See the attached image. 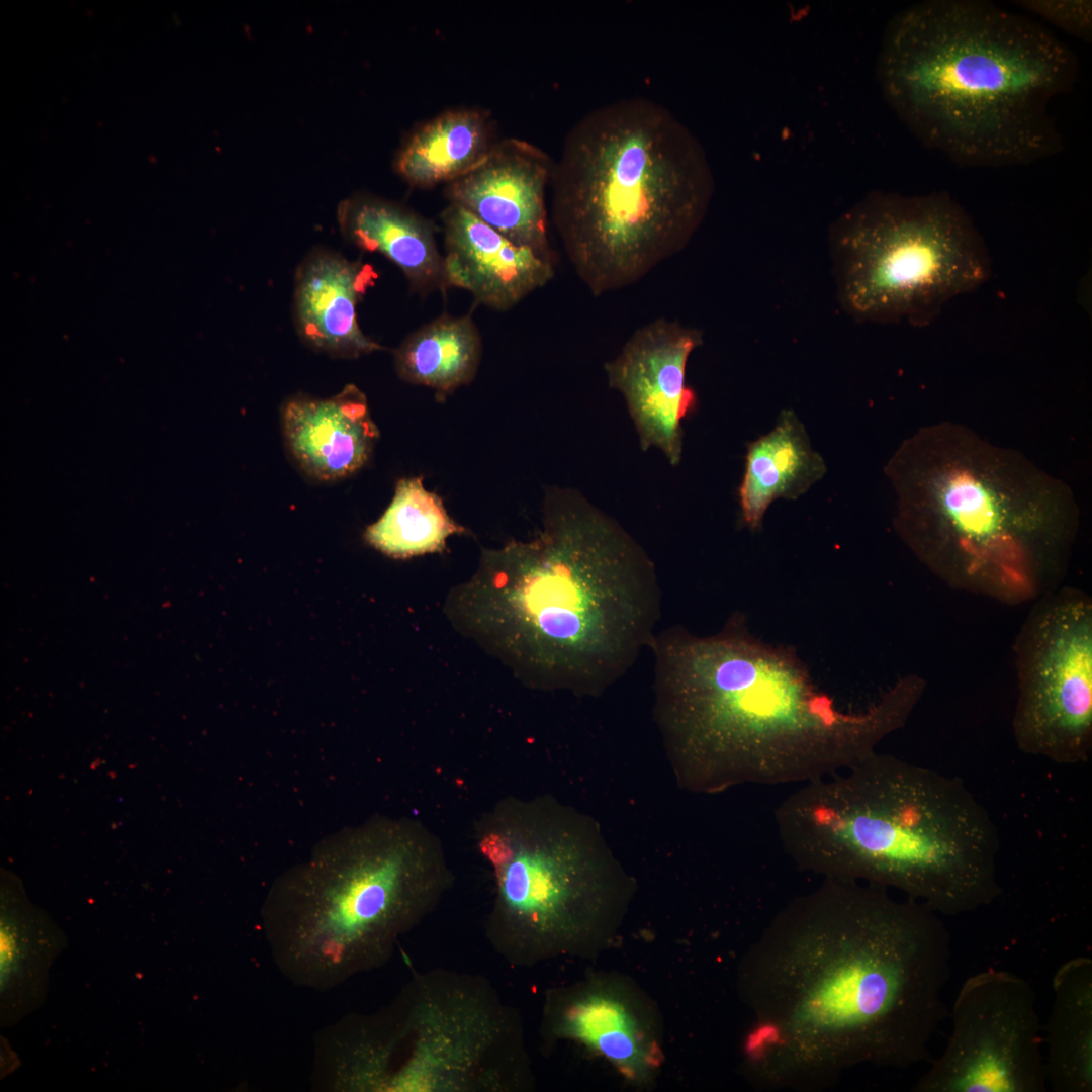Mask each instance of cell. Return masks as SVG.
Returning <instances> with one entry per match:
<instances>
[{
  "instance_id": "1",
  "label": "cell",
  "mask_w": 1092,
  "mask_h": 1092,
  "mask_svg": "<svg viewBox=\"0 0 1092 1092\" xmlns=\"http://www.w3.org/2000/svg\"><path fill=\"white\" fill-rule=\"evenodd\" d=\"M950 960L949 932L925 904L826 878L782 909L744 959L749 1074L762 1088L812 1091L858 1065L927 1060L948 1014Z\"/></svg>"
},
{
  "instance_id": "2",
  "label": "cell",
  "mask_w": 1092,
  "mask_h": 1092,
  "mask_svg": "<svg viewBox=\"0 0 1092 1092\" xmlns=\"http://www.w3.org/2000/svg\"><path fill=\"white\" fill-rule=\"evenodd\" d=\"M650 648L657 721L697 790L808 783L846 769L902 728L923 696L903 676L867 709L840 710L793 650L755 638L738 619L709 636L669 628Z\"/></svg>"
},
{
  "instance_id": "3",
  "label": "cell",
  "mask_w": 1092,
  "mask_h": 1092,
  "mask_svg": "<svg viewBox=\"0 0 1092 1092\" xmlns=\"http://www.w3.org/2000/svg\"><path fill=\"white\" fill-rule=\"evenodd\" d=\"M1078 69L1074 52L1026 16L983 0H925L887 23L876 79L925 147L998 168L1062 151L1049 105Z\"/></svg>"
},
{
  "instance_id": "4",
  "label": "cell",
  "mask_w": 1092,
  "mask_h": 1092,
  "mask_svg": "<svg viewBox=\"0 0 1092 1092\" xmlns=\"http://www.w3.org/2000/svg\"><path fill=\"white\" fill-rule=\"evenodd\" d=\"M894 528L947 587L1007 606L1063 585L1080 529L1068 484L954 422L919 428L885 467Z\"/></svg>"
},
{
  "instance_id": "5",
  "label": "cell",
  "mask_w": 1092,
  "mask_h": 1092,
  "mask_svg": "<svg viewBox=\"0 0 1092 1092\" xmlns=\"http://www.w3.org/2000/svg\"><path fill=\"white\" fill-rule=\"evenodd\" d=\"M794 862L825 879L894 888L939 915L990 905L1001 894L1000 836L957 777L875 752L808 783L778 808Z\"/></svg>"
},
{
  "instance_id": "6",
  "label": "cell",
  "mask_w": 1092,
  "mask_h": 1092,
  "mask_svg": "<svg viewBox=\"0 0 1092 1092\" xmlns=\"http://www.w3.org/2000/svg\"><path fill=\"white\" fill-rule=\"evenodd\" d=\"M550 185L564 251L596 296L635 284L681 252L714 193L695 134L640 97L584 115L567 134Z\"/></svg>"
},
{
  "instance_id": "7",
  "label": "cell",
  "mask_w": 1092,
  "mask_h": 1092,
  "mask_svg": "<svg viewBox=\"0 0 1092 1092\" xmlns=\"http://www.w3.org/2000/svg\"><path fill=\"white\" fill-rule=\"evenodd\" d=\"M486 560L509 590L516 654L537 681L599 693L656 635L660 589L653 562L577 492H550L537 538Z\"/></svg>"
},
{
  "instance_id": "8",
  "label": "cell",
  "mask_w": 1092,
  "mask_h": 1092,
  "mask_svg": "<svg viewBox=\"0 0 1092 1092\" xmlns=\"http://www.w3.org/2000/svg\"><path fill=\"white\" fill-rule=\"evenodd\" d=\"M440 841L412 819H373L332 836L282 879L266 928L299 983L331 986L379 967L451 887Z\"/></svg>"
},
{
  "instance_id": "9",
  "label": "cell",
  "mask_w": 1092,
  "mask_h": 1092,
  "mask_svg": "<svg viewBox=\"0 0 1092 1092\" xmlns=\"http://www.w3.org/2000/svg\"><path fill=\"white\" fill-rule=\"evenodd\" d=\"M477 838L494 875L486 935L500 957L529 966L608 942L630 883L588 819L549 799L507 800Z\"/></svg>"
},
{
  "instance_id": "10",
  "label": "cell",
  "mask_w": 1092,
  "mask_h": 1092,
  "mask_svg": "<svg viewBox=\"0 0 1092 1092\" xmlns=\"http://www.w3.org/2000/svg\"><path fill=\"white\" fill-rule=\"evenodd\" d=\"M840 305L860 322L926 326L991 273L986 244L946 191H873L829 232Z\"/></svg>"
},
{
  "instance_id": "11",
  "label": "cell",
  "mask_w": 1092,
  "mask_h": 1092,
  "mask_svg": "<svg viewBox=\"0 0 1092 1092\" xmlns=\"http://www.w3.org/2000/svg\"><path fill=\"white\" fill-rule=\"evenodd\" d=\"M357 1055L372 1091L508 1092L526 1077L515 1011L484 978L446 970L357 1021Z\"/></svg>"
},
{
  "instance_id": "12",
  "label": "cell",
  "mask_w": 1092,
  "mask_h": 1092,
  "mask_svg": "<svg viewBox=\"0 0 1092 1092\" xmlns=\"http://www.w3.org/2000/svg\"><path fill=\"white\" fill-rule=\"evenodd\" d=\"M1012 645V733L1024 753L1078 764L1092 749V599L1061 585L1033 603Z\"/></svg>"
},
{
  "instance_id": "13",
  "label": "cell",
  "mask_w": 1092,
  "mask_h": 1092,
  "mask_svg": "<svg viewBox=\"0 0 1092 1092\" xmlns=\"http://www.w3.org/2000/svg\"><path fill=\"white\" fill-rule=\"evenodd\" d=\"M947 1044L917 1092H1044L1042 1026L1024 978L989 969L969 977L951 1011Z\"/></svg>"
},
{
  "instance_id": "14",
  "label": "cell",
  "mask_w": 1092,
  "mask_h": 1092,
  "mask_svg": "<svg viewBox=\"0 0 1092 1092\" xmlns=\"http://www.w3.org/2000/svg\"><path fill=\"white\" fill-rule=\"evenodd\" d=\"M702 342L699 330L659 317L637 329L605 364L609 385L624 397L642 449H659L672 465L681 459V421L697 402L686 382L687 363Z\"/></svg>"
},
{
  "instance_id": "15",
  "label": "cell",
  "mask_w": 1092,
  "mask_h": 1092,
  "mask_svg": "<svg viewBox=\"0 0 1092 1092\" xmlns=\"http://www.w3.org/2000/svg\"><path fill=\"white\" fill-rule=\"evenodd\" d=\"M554 164L519 139L495 142L473 169L446 184L449 203L461 206L513 243L556 263L548 236L546 191Z\"/></svg>"
},
{
  "instance_id": "16",
  "label": "cell",
  "mask_w": 1092,
  "mask_h": 1092,
  "mask_svg": "<svg viewBox=\"0 0 1092 1092\" xmlns=\"http://www.w3.org/2000/svg\"><path fill=\"white\" fill-rule=\"evenodd\" d=\"M448 287L468 291L478 304L506 311L554 276L555 262L519 246L461 206L441 213Z\"/></svg>"
},
{
  "instance_id": "17",
  "label": "cell",
  "mask_w": 1092,
  "mask_h": 1092,
  "mask_svg": "<svg viewBox=\"0 0 1092 1092\" xmlns=\"http://www.w3.org/2000/svg\"><path fill=\"white\" fill-rule=\"evenodd\" d=\"M376 277L367 263L326 249L311 251L295 277L293 307L300 338L313 349L341 358L383 350L362 332L357 320V305Z\"/></svg>"
},
{
  "instance_id": "18",
  "label": "cell",
  "mask_w": 1092,
  "mask_h": 1092,
  "mask_svg": "<svg viewBox=\"0 0 1092 1092\" xmlns=\"http://www.w3.org/2000/svg\"><path fill=\"white\" fill-rule=\"evenodd\" d=\"M283 432L297 464L325 481L364 466L379 437L366 396L354 384L329 398H291L283 408Z\"/></svg>"
},
{
  "instance_id": "19",
  "label": "cell",
  "mask_w": 1092,
  "mask_h": 1092,
  "mask_svg": "<svg viewBox=\"0 0 1092 1092\" xmlns=\"http://www.w3.org/2000/svg\"><path fill=\"white\" fill-rule=\"evenodd\" d=\"M637 1002L607 985L559 991L547 1006L549 1032L596 1048L633 1077L655 1066V1028Z\"/></svg>"
},
{
  "instance_id": "20",
  "label": "cell",
  "mask_w": 1092,
  "mask_h": 1092,
  "mask_svg": "<svg viewBox=\"0 0 1092 1092\" xmlns=\"http://www.w3.org/2000/svg\"><path fill=\"white\" fill-rule=\"evenodd\" d=\"M337 218L349 242L386 257L401 270L413 291L428 294L449 288L433 225L413 210L359 194L339 204Z\"/></svg>"
},
{
  "instance_id": "21",
  "label": "cell",
  "mask_w": 1092,
  "mask_h": 1092,
  "mask_svg": "<svg viewBox=\"0 0 1092 1092\" xmlns=\"http://www.w3.org/2000/svg\"><path fill=\"white\" fill-rule=\"evenodd\" d=\"M826 470L824 459L813 449L802 422L794 412L783 411L772 430L747 446L739 488L745 525L757 530L776 499H797Z\"/></svg>"
},
{
  "instance_id": "22",
  "label": "cell",
  "mask_w": 1092,
  "mask_h": 1092,
  "mask_svg": "<svg viewBox=\"0 0 1092 1092\" xmlns=\"http://www.w3.org/2000/svg\"><path fill=\"white\" fill-rule=\"evenodd\" d=\"M1053 1004L1042 1028L1046 1085L1056 1092L1092 1090V961L1077 957L1053 978Z\"/></svg>"
},
{
  "instance_id": "23",
  "label": "cell",
  "mask_w": 1092,
  "mask_h": 1092,
  "mask_svg": "<svg viewBox=\"0 0 1092 1092\" xmlns=\"http://www.w3.org/2000/svg\"><path fill=\"white\" fill-rule=\"evenodd\" d=\"M484 112L445 111L420 126L395 160L397 173L421 188L449 183L477 166L494 145Z\"/></svg>"
},
{
  "instance_id": "24",
  "label": "cell",
  "mask_w": 1092,
  "mask_h": 1092,
  "mask_svg": "<svg viewBox=\"0 0 1092 1092\" xmlns=\"http://www.w3.org/2000/svg\"><path fill=\"white\" fill-rule=\"evenodd\" d=\"M481 351V336L470 314H442L402 341L394 352V366L402 380L448 394L474 378Z\"/></svg>"
},
{
  "instance_id": "25",
  "label": "cell",
  "mask_w": 1092,
  "mask_h": 1092,
  "mask_svg": "<svg viewBox=\"0 0 1092 1092\" xmlns=\"http://www.w3.org/2000/svg\"><path fill=\"white\" fill-rule=\"evenodd\" d=\"M465 530L448 515L442 499L427 490L423 478L397 481L390 505L365 538L377 550L394 558L441 551L446 540Z\"/></svg>"
},
{
  "instance_id": "26",
  "label": "cell",
  "mask_w": 1092,
  "mask_h": 1092,
  "mask_svg": "<svg viewBox=\"0 0 1092 1092\" xmlns=\"http://www.w3.org/2000/svg\"><path fill=\"white\" fill-rule=\"evenodd\" d=\"M1022 8L1040 16L1067 33L1091 42L1092 4L1086 0L1019 1Z\"/></svg>"
}]
</instances>
